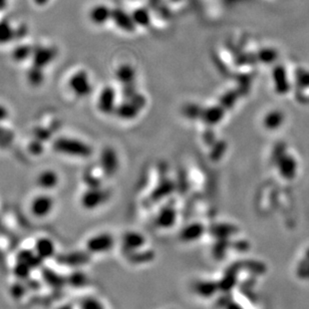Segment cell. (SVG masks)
<instances>
[{
  "label": "cell",
  "instance_id": "1",
  "mask_svg": "<svg viewBox=\"0 0 309 309\" xmlns=\"http://www.w3.org/2000/svg\"><path fill=\"white\" fill-rule=\"evenodd\" d=\"M53 150L69 157L88 158L92 154L91 147L77 139L60 137L53 142Z\"/></svg>",
  "mask_w": 309,
  "mask_h": 309
},
{
  "label": "cell",
  "instance_id": "2",
  "mask_svg": "<svg viewBox=\"0 0 309 309\" xmlns=\"http://www.w3.org/2000/svg\"><path fill=\"white\" fill-rule=\"evenodd\" d=\"M54 204L53 198L48 194H40L35 196L29 204L30 214L34 218L44 219L52 213Z\"/></svg>",
  "mask_w": 309,
  "mask_h": 309
},
{
  "label": "cell",
  "instance_id": "3",
  "mask_svg": "<svg viewBox=\"0 0 309 309\" xmlns=\"http://www.w3.org/2000/svg\"><path fill=\"white\" fill-rule=\"evenodd\" d=\"M68 87L77 97H86L92 92V84L90 82L89 74L84 70L77 71L70 76Z\"/></svg>",
  "mask_w": 309,
  "mask_h": 309
},
{
  "label": "cell",
  "instance_id": "4",
  "mask_svg": "<svg viewBox=\"0 0 309 309\" xmlns=\"http://www.w3.org/2000/svg\"><path fill=\"white\" fill-rule=\"evenodd\" d=\"M33 252L37 258L49 259L56 253V243L49 237H40L36 240Z\"/></svg>",
  "mask_w": 309,
  "mask_h": 309
},
{
  "label": "cell",
  "instance_id": "5",
  "mask_svg": "<svg viewBox=\"0 0 309 309\" xmlns=\"http://www.w3.org/2000/svg\"><path fill=\"white\" fill-rule=\"evenodd\" d=\"M105 196L106 194L103 190L99 189L98 187H91L90 190L83 194L81 202L85 208L91 209L100 205L105 200Z\"/></svg>",
  "mask_w": 309,
  "mask_h": 309
},
{
  "label": "cell",
  "instance_id": "6",
  "mask_svg": "<svg viewBox=\"0 0 309 309\" xmlns=\"http://www.w3.org/2000/svg\"><path fill=\"white\" fill-rule=\"evenodd\" d=\"M55 57V50L50 47H40L33 51L32 61L33 65L38 67H45L48 65Z\"/></svg>",
  "mask_w": 309,
  "mask_h": 309
},
{
  "label": "cell",
  "instance_id": "7",
  "mask_svg": "<svg viewBox=\"0 0 309 309\" xmlns=\"http://www.w3.org/2000/svg\"><path fill=\"white\" fill-rule=\"evenodd\" d=\"M59 182V178L54 171L46 170L41 172L36 180V183L39 188L48 191L54 189Z\"/></svg>",
  "mask_w": 309,
  "mask_h": 309
},
{
  "label": "cell",
  "instance_id": "8",
  "mask_svg": "<svg viewBox=\"0 0 309 309\" xmlns=\"http://www.w3.org/2000/svg\"><path fill=\"white\" fill-rule=\"evenodd\" d=\"M99 108L104 113H110L114 110L115 93L112 88H106L99 97Z\"/></svg>",
  "mask_w": 309,
  "mask_h": 309
},
{
  "label": "cell",
  "instance_id": "9",
  "mask_svg": "<svg viewBox=\"0 0 309 309\" xmlns=\"http://www.w3.org/2000/svg\"><path fill=\"white\" fill-rule=\"evenodd\" d=\"M101 161H102L101 162L102 168L107 174L111 175V174L115 173V171L117 169L118 161H117V156L113 151H111V150L104 151Z\"/></svg>",
  "mask_w": 309,
  "mask_h": 309
},
{
  "label": "cell",
  "instance_id": "10",
  "mask_svg": "<svg viewBox=\"0 0 309 309\" xmlns=\"http://www.w3.org/2000/svg\"><path fill=\"white\" fill-rule=\"evenodd\" d=\"M41 70L42 68L36 65H33L31 68H29L27 73V79L32 86L37 87L43 82V73Z\"/></svg>",
  "mask_w": 309,
  "mask_h": 309
},
{
  "label": "cell",
  "instance_id": "11",
  "mask_svg": "<svg viewBox=\"0 0 309 309\" xmlns=\"http://www.w3.org/2000/svg\"><path fill=\"white\" fill-rule=\"evenodd\" d=\"M14 37V31L6 21L0 22V43H7Z\"/></svg>",
  "mask_w": 309,
  "mask_h": 309
},
{
  "label": "cell",
  "instance_id": "12",
  "mask_svg": "<svg viewBox=\"0 0 309 309\" xmlns=\"http://www.w3.org/2000/svg\"><path fill=\"white\" fill-rule=\"evenodd\" d=\"M33 51L31 50V48L27 45H20L18 47H16L13 51V58L16 61H23L26 58H28L29 56H32Z\"/></svg>",
  "mask_w": 309,
  "mask_h": 309
},
{
  "label": "cell",
  "instance_id": "13",
  "mask_svg": "<svg viewBox=\"0 0 309 309\" xmlns=\"http://www.w3.org/2000/svg\"><path fill=\"white\" fill-rule=\"evenodd\" d=\"M12 140H13L12 134L7 130L0 127V147L3 148L10 145Z\"/></svg>",
  "mask_w": 309,
  "mask_h": 309
},
{
  "label": "cell",
  "instance_id": "14",
  "mask_svg": "<svg viewBox=\"0 0 309 309\" xmlns=\"http://www.w3.org/2000/svg\"><path fill=\"white\" fill-rule=\"evenodd\" d=\"M104 10L101 9V8H96L94 11H93V14H92V18L94 19V21L96 22H103L105 20V14H104Z\"/></svg>",
  "mask_w": 309,
  "mask_h": 309
},
{
  "label": "cell",
  "instance_id": "15",
  "mask_svg": "<svg viewBox=\"0 0 309 309\" xmlns=\"http://www.w3.org/2000/svg\"><path fill=\"white\" fill-rule=\"evenodd\" d=\"M281 116L279 115V114H277V113H274V114H272V115H270L269 117H267V122H269V121H272L271 123H269V124H267L269 127H277L279 124H280V121H281Z\"/></svg>",
  "mask_w": 309,
  "mask_h": 309
},
{
  "label": "cell",
  "instance_id": "16",
  "mask_svg": "<svg viewBox=\"0 0 309 309\" xmlns=\"http://www.w3.org/2000/svg\"><path fill=\"white\" fill-rule=\"evenodd\" d=\"M29 151L33 154H39L42 152V146L39 142L34 141L30 144L29 146Z\"/></svg>",
  "mask_w": 309,
  "mask_h": 309
},
{
  "label": "cell",
  "instance_id": "17",
  "mask_svg": "<svg viewBox=\"0 0 309 309\" xmlns=\"http://www.w3.org/2000/svg\"><path fill=\"white\" fill-rule=\"evenodd\" d=\"M7 116H8V114H7L6 109L4 107L0 106V121L5 120L7 118Z\"/></svg>",
  "mask_w": 309,
  "mask_h": 309
}]
</instances>
